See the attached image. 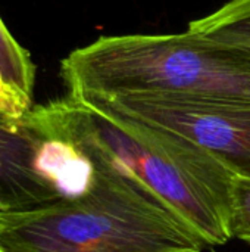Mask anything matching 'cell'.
<instances>
[{"label": "cell", "mask_w": 250, "mask_h": 252, "mask_svg": "<svg viewBox=\"0 0 250 252\" xmlns=\"http://www.w3.org/2000/svg\"><path fill=\"white\" fill-rule=\"evenodd\" d=\"M60 74L80 102L156 94L250 103V50L189 30L99 37L72 50Z\"/></svg>", "instance_id": "cell-1"}, {"label": "cell", "mask_w": 250, "mask_h": 252, "mask_svg": "<svg viewBox=\"0 0 250 252\" xmlns=\"http://www.w3.org/2000/svg\"><path fill=\"white\" fill-rule=\"evenodd\" d=\"M116 159V158H115ZM85 196L7 214L6 252H202L200 236L119 159Z\"/></svg>", "instance_id": "cell-2"}, {"label": "cell", "mask_w": 250, "mask_h": 252, "mask_svg": "<svg viewBox=\"0 0 250 252\" xmlns=\"http://www.w3.org/2000/svg\"><path fill=\"white\" fill-rule=\"evenodd\" d=\"M88 108L112 155L165 201L208 248L233 238L234 173L220 158L180 134Z\"/></svg>", "instance_id": "cell-3"}, {"label": "cell", "mask_w": 250, "mask_h": 252, "mask_svg": "<svg viewBox=\"0 0 250 252\" xmlns=\"http://www.w3.org/2000/svg\"><path fill=\"white\" fill-rule=\"evenodd\" d=\"M83 103L180 134L212 152L234 174L250 177L249 102L134 94Z\"/></svg>", "instance_id": "cell-4"}, {"label": "cell", "mask_w": 250, "mask_h": 252, "mask_svg": "<svg viewBox=\"0 0 250 252\" xmlns=\"http://www.w3.org/2000/svg\"><path fill=\"white\" fill-rule=\"evenodd\" d=\"M38 136L27 123L0 114V213L15 214L56 204L35 168Z\"/></svg>", "instance_id": "cell-5"}, {"label": "cell", "mask_w": 250, "mask_h": 252, "mask_svg": "<svg viewBox=\"0 0 250 252\" xmlns=\"http://www.w3.org/2000/svg\"><path fill=\"white\" fill-rule=\"evenodd\" d=\"M187 30L209 40L250 50V0H228Z\"/></svg>", "instance_id": "cell-6"}, {"label": "cell", "mask_w": 250, "mask_h": 252, "mask_svg": "<svg viewBox=\"0 0 250 252\" xmlns=\"http://www.w3.org/2000/svg\"><path fill=\"white\" fill-rule=\"evenodd\" d=\"M0 75L3 81L27 97L32 100V89L35 78V68L25 49H22L9 30L0 19Z\"/></svg>", "instance_id": "cell-7"}, {"label": "cell", "mask_w": 250, "mask_h": 252, "mask_svg": "<svg viewBox=\"0 0 250 252\" xmlns=\"http://www.w3.org/2000/svg\"><path fill=\"white\" fill-rule=\"evenodd\" d=\"M233 238L250 244V177L234 174L231 186V221Z\"/></svg>", "instance_id": "cell-8"}, {"label": "cell", "mask_w": 250, "mask_h": 252, "mask_svg": "<svg viewBox=\"0 0 250 252\" xmlns=\"http://www.w3.org/2000/svg\"><path fill=\"white\" fill-rule=\"evenodd\" d=\"M32 100H28L13 89H10L0 75V114L13 121H22L31 111Z\"/></svg>", "instance_id": "cell-9"}, {"label": "cell", "mask_w": 250, "mask_h": 252, "mask_svg": "<svg viewBox=\"0 0 250 252\" xmlns=\"http://www.w3.org/2000/svg\"><path fill=\"white\" fill-rule=\"evenodd\" d=\"M6 216H7L6 213H0V229H1L3 226H4V221H6Z\"/></svg>", "instance_id": "cell-10"}, {"label": "cell", "mask_w": 250, "mask_h": 252, "mask_svg": "<svg viewBox=\"0 0 250 252\" xmlns=\"http://www.w3.org/2000/svg\"><path fill=\"white\" fill-rule=\"evenodd\" d=\"M0 252H6V251H4V250H3V248L0 247Z\"/></svg>", "instance_id": "cell-11"}]
</instances>
